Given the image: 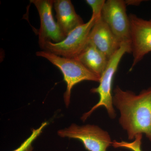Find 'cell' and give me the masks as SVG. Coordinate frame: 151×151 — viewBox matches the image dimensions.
Returning a JSON list of instances; mask_svg holds the SVG:
<instances>
[{"label": "cell", "instance_id": "6da1fadb", "mask_svg": "<svg viewBox=\"0 0 151 151\" xmlns=\"http://www.w3.org/2000/svg\"><path fill=\"white\" fill-rule=\"evenodd\" d=\"M113 103L119 111V123L128 139L145 134L151 142V86L138 94L119 86L113 90Z\"/></svg>", "mask_w": 151, "mask_h": 151}, {"label": "cell", "instance_id": "7a4b0ae2", "mask_svg": "<svg viewBox=\"0 0 151 151\" xmlns=\"http://www.w3.org/2000/svg\"><path fill=\"white\" fill-rule=\"evenodd\" d=\"M126 53H132V49L131 45L124 44L109 59L108 65L100 77L99 86L90 90L91 93L99 94V101L89 111L82 115L81 121H86L95 110L101 107L106 109L111 119L116 118V114L113 103L112 85L114 75L120 61Z\"/></svg>", "mask_w": 151, "mask_h": 151}, {"label": "cell", "instance_id": "3957f363", "mask_svg": "<svg viewBox=\"0 0 151 151\" xmlns=\"http://www.w3.org/2000/svg\"><path fill=\"white\" fill-rule=\"evenodd\" d=\"M36 55L47 59L62 72L66 84L63 99L67 108L70 105L71 90L74 86L82 81H100V77L92 73L75 58L58 56L45 50L37 52Z\"/></svg>", "mask_w": 151, "mask_h": 151}, {"label": "cell", "instance_id": "277c9868", "mask_svg": "<svg viewBox=\"0 0 151 151\" xmlns=\"http://www.w3.org/2000/svg\"><path fill=\"white\" fill-rule=\"evenodd\" d=\"M97 19L92 16L89 21L73 29L62 41L58 43L48 42L42 49L58 56L76 58L88 44L90 32Z\"/></svg>", "mask_w": 151, "mask_h": 151}, {"label": "cell", "instance_id": "5b68a950", "mask_svg": "<svg viewBox=\"0 0 151 151\" xmlns=\"http://www.w3.org/2000/svg\"><path fill=\"white\" fill-rule=\"evenodd\" d=\"M57 134L60 137L81 141L88 151H107L113 142L108 132L91 124L79 126L72 124L68 127L58 130Z\"/></svg>", "mask_w": 151, "mask_h": 151}, {"label": "cell", "instance_id": "8992f818", "mask_svg": "<svg viewBox=\"0 0 151 151\" xmlns=\"http://www.w3.org/2000/svg\"><path fill=\"white\" fill-rule=\"evenodd\" d=\"M127 6L123 0H108L101 13V18L121 45H131L130 23Z\"/></svg>", "mask_w": 151, "mask_h": 151}, {"label": "cell", "instance_id": "52a82bcc", "mask_svg": "<svg viewBox=\"0 0 151 151\" xmlns=\"http://www.w3.org/2000/svg\"><path fill=\"white\" fill-rule=\"evenodd\" d=\"M133 61L129 71L151 52V20H146L134 14L129 15Z\"/></svg>", "mask_w": 151, "mask_h": 151}, {"label": "cell", "instance_id": "ba28073f", "mask_svg": "<svg viewBox=\"0 0 151 151\" xmlns=\"http://www.w3.org/2000/svg\"><path fill=\"white\" fill-rule=\"evenodd\" d=\"M37 10L40 20V27L38 32V43L42 49L45 44L52 41L58 43L66 37L61 32L52 15L54 0H31Z\"/></svg>", "mask_w": 151, "mask_h": 151}, {"label": "cell", "instance_id": "9c48e42d", "mask_svg": "<svg viewBox=\"0 0 151 151\" xmlns=\"http://www.w3.org/2000/svg\"><path fill=\"white\" fill-rule=\"evenodd\" d=\"M89 42L94 45L108 60L122 45L101 16L97 20L90 32Z\"/></svg>", "mask_w": 151, "mask_h": 151}, {"label": "cell", "instance_id": "30bf717a", "mask_svg": "<svg viewBox=\"0 0 151 151\" xmlns=\"http://www.w3.org/2000/svg\"><path fill=\"white\" fill-rule=\"evenodd\" d=\"M57 23L65 37L76 27L84 24L82 18L76 14L70 0H54Z\"/></svg>", "mask_w": 151, "mask_h": 151}, {"label": "cell", "instance_id": "8fae6325", "mask_svg": "<svg viewBox=\"0 0 151 151\" xmlns=\"http://www.w3.org/2000/svg\"><path fill=\"white\" fill-rule=\"evenodd\" d=\"M75 59L80 61L92 73L100 77L109 61L94 45L89 42L84 50Z\"/></svg>", "mask_w": 151, "mask_h": 151}, {"label": "cell", "instance_id": "7c38bea8", "mask_svg": "<svg viewBox=\"0 0 151 151\" xmlns=\"http://www.w3.org/2000/svg\"><path fill=\"white\" fill-rule=\"evenodd\" d=\"M47 125L48 122H44L37 129H33L29 137L22 143L17 148L13 151H32L33 150V143L41 134L44 129Z\"/></svg>", "mask_w": 151, "mask_h": 151}, {"label": "cell", "instance_id": "4fadbf2b", "mask_svg": "<svg viewBox=\"0 0 151 151\" xmlns=\"http://www.w3.org/2000/svg\"><path fill=\"white\" fill-rule=\"evenodd\" d=\"M142 135L139 134L135 137L134 140L131 142L121 141L119 143L120 148H124L132 151H142L141 148Z\"/></svg>", "mask_w": 151, "mask_h": 151}, {"label": "cell", "instance_id": "5bb4252c", "mask_svg": "<svg viewBox=\"0 0 151 151\" xmlns=\"http://www.w3.org/2000/svg\"><path fill=\"white\" fill-rule=\"evenodd\" d=\"M86 3L92 9V16L98 19L101 17V13L106 1L105 0H86Z\"/></svg>", "mask_w": 151, "mask_h": 151}, {"label": "cell", "instance_id": "9a60e30c", "mask_svg": "<svg viewBox=\"0 0 151 151\" xmlns=\"http://www.w3.org/2000/svg\"><path fill=\"white\" fill-rule=\"evenodd\" d=\"M143 1L140 0H127L125 1L127 5L138 6Z\"/></svg>", "mask_w": 151, "mask_h": 151}]
</instances>
